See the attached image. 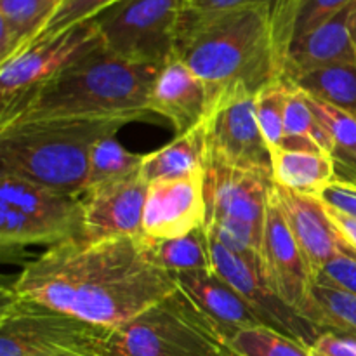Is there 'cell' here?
Segmentation results:
<instances>
[{
	"mask_svg": "<svg viewBox=\"0 0 356 356\" xmlns=\"http://www.w3.org/2000/svg\"><path fill=\"white\" fill-rule=\"evenodd\" d=\"M174 277L177 285L225 330L228 337L236 330L264 325L249 302L214 268L186 271Z\"/></svg>",
	"mask_w": 356,
	"mask_h": 356,
	"instance_id": "19",
	"label": "cell"
},
{
	"mask_svg": "<svg viewBox=\"0 0 356 356\" xmlns=\"http://www.w3.org/2000/svg\"><path fill=\"white\" fill-rule=\"evenodd\" d=\"M263 273L268 284L287 305L312 320L325 332L323 316L313 298V271L289 228L271 190L261 247Z\"/></svg>",
	"mask_w": 356,
	"mask_h": 356,
	"instance_id": "11",
	"label": "cell"
},
{
	"mask_svg": "<svg viewBox=\"0 0 356 356\" xmlns=\"http://www.w3.org/2000/svg\"><path fill=\"white\" fill-rule=\"evenodd\" d=\"M179 289L145 236L59 243L24 264L3 294L113 330Z\"/></svg>",
	"mask_w": 356,
	"mask_h": 356,
	"instance_id": "1",
	"label": "cell"
},
{
	"mask_svg": "<svg viewBox=\"0 0 356 356\" xmlns=\"http://www.w3.org/2000/svg\"><path fill=\"white\" fill-rule=\"evenodd\" d=\"M353 2L355 0H301L292 31V42L315 30Z\"/></svg>",
	"mask_w": 356,
	"mask_h": 356,
	"instance_id": "33",
	"label": "cell"
},
{
	"mask_svg": "<svg viewBox=\"0 0 356 356\" xmlns=\"http://www.w3.org/2000/svg\"><path fill=\"white\" fill-rule=\"evenodd\" d=\"M287 83L322 103L356 117V63L323 66Z\"/></svg>",
	"mask_w": 356,
	"mask_h": 356,
	"instance_id": "24",
	"label": "cell"
},
{
	"mask_svg": "<svg viewBox=\"0 0 356 356\" xmlns=\"http://www.w3.org/2000/svg\"><path fill=\"white\" fill-rule=\"evenodd\" d=\"M146 238V236H145ZM152 259L169 273L212 270L211 242L207 229L200 228L184 236L169 240H148Z\"/></svg>",
	"mask_w": 356,
	"mask_h": 356,
	"instance_id": "25",
	"label": "cell"
},
{
	"mask_svg": "<svg viewBox=\"0 0 356 356\" xmlns=\"http://www.w3.org/2000/svg\"><path fill=\"white\" fill-rule=\"evenodd\" d=\"M325 209L330 221H332L334 226L337 228V232L341 233V236L346 240L348 245H350L351 249H353V252L356 254V218L346 214V212L343 211H337V209L329 207V205H325Z\"/></svg>",
	"mask_w": 356,
	"mask_h": 356,
	"instance_id": "38",
	"label": "cell"
},
{
	"mask_svg": "<svg viewBox=\"0 0 356 356\" xmlns=\"http://www.w3.org/2000/svg\"><path fill=\"white\" fill-rule=\"evenodd\" d=\"M228 339L238 356H313L309 346L266 325L236 330Z\"/></svg>",
	"mask_w": 356,
	"mask_h": 356,
	"instance_id": "29",
	"label": "cell"
},
{
	"mask_svg": "<svg viewBox=\"0 0 356 356\" xmlns=\"http://www.w3.org/2000/svg\"><path fill=\"white\" fill-rule=\"evenodd\" d=\"M212 106L214 101L209 87L181 59H170L160 68L149 92L148 108L153 115L167 118L176 136L204 124Z\"/></svg>",
	"mask_w": 356,
	"mask_h": 356,
	"instance_id": "16",
	"label": "cell"
},
{
	"mask_svg": "<svg viewBox=\"0 0 356 356\" xmlns=\"http://www.w3.org/2000/svg\"><path fill=\"white\" fill-rule=\"evenodd\" d=\"M273 197L312 268L313 278L332 257L341 254L356 257L353 249L330 221L325 205L320 198L296 193L278 184H273Z\"/></svg>",
	"mask_w": 356,
	"mask_h": 356,
	"instance_id": "15",
	"label": "cell"
},
{
	"mask_svg": "<svg viewBox=\"0 0 356 356\" xmlns=\"http://www.w3.org/2000/svg\"><path fill=\"white\" fill-rule=\"evenodd\" d=\"M58 356H87V355H76V353H66V355H58Z\"/></svg>",
	"mask_w": 356,
	"mask_h": 356,
	"instance_id": "39",
	"label": "cell"
},
{
	"mask_svg": "<svg viewBox=\"0 0 356 356\" xmlns=\"http://www.w3.org/2000/svg\"><path fill=\"white\" fill-rule=\"evenodd\" d=\"M313 356H356V337L327 330L309 346Z\"/></svg>",
	"mask_w": 356,
	"mask_h": 356,
	"instance_id": "35",
	"label": "cell"
},
{
	"mask_svg": "<svg viewBox=\"0 0 356 356\" xmlns=\"http://www.w3.org/2000/svg\"><path fill=\"white\" fill-rule=\"evenodd\" d=\"M103 45L92 19L28 45L0 65V115L23 103L44 83Z\"/></svg>",
	"mask_w": 356,
	"mask_h": 356,
	"instance_id": "9",
	"label": "cell"
},
{
	"mask_svg": "<svg viewBox=\"0 0 356 356\" xmlns=\"http://www.w3.org/2000/svg\"><path fill=\"white\" fill-rule=\"evenodd\" d=\"M273 177L207 162L205 204L209 235L249 263L263 268L264 221Z\"/></svg>",
	"mask_w": 356,
	"mask_h": 356,
	"instance_id": "6",
	"label": "cell"
},
{
	"mask_svg": "<svg viewBox=\"0 0 356 356\" xmlns=\"http://www.w3.org/2000/svg\"><path fill=\"white\" fill-rule=\"evenodd\" d=\"M209 242H211L212 268L236 289V292L263 320L264 325L287 334L306 346H312L318 339L320 334H323L318 325H315L302 313L287 305L271 289V285L264 278L263 268L243 259L212 235H209Z\"/></svg>",
	"mask_w": 356,
	"mask_h": 356,
	"instance_id": "12",
	"label": "cell"
},
{
	"mask_svg": "<svg viewBox=\"0 0 356 356\" xmlns=\"http://www.w3.org/2000/svg\"><path fill=\"white\" fill-rule=\"evenodd\" d=\"M65 0H0V65L19 54Z\"/></svg>",
	"mask_w": 356,
	"mask_h": 356,
	"instance_id": "22",
	"label": "cell"
},
{
	"mask_svg": "<svg viewBox=\"0 0 356 356\" xmlns=\"http://www.w3.org/2000/svg\"><path fill=\"white\" fill-rule=\"evenodd\" d=\"M96 356H238L225 330L183 291L118 329L108 330Z\"/></svg>",
	"mask_w": 356,
	"mask_h": 356,
	"instance_id": "5",
	"label": "cell"
},
{
	"mask_svg": "<svg viewBox=\"0 0 356 356\" xmlns=\"http://www.w3.org/2000/svg\"><path fill=\"white\" fill-rule=\"evenodd\" d=\"M315 284L356 296V257L350 254L332 257L316 273Z\"/></svg>",
	"mask_w": 356,
	"mask_h": 356,
	"instance_id": "34",
	"label": "cell"
},
{
	"mask_svg": "<svg viewBox=\"0 0 356 356\" xmlns=\"http://www.w3.org/2000/svg\"><path fill=\"white\" fill-rule=\"evenodd\" d=\"M131 118H45L0 127V172L51 190L83 195L90 152Z\"/></svg>",
	"mask_w": 356,
	"mask_h": 356,
	"instance_id": "4",
	"label": "cell"
},
{
	"mask_svg": "<svg viewBox=\"0 0 356 356\" xmlns=\"http://www.w3.org/2000/svg\"><path fill=\"white\" fill-rule=\"evenodd\" d=\"M207 139L205 122L193 131L174 138L169 145L145 155L141 176L146 183L160 179H177L191 174L205 172L207 169Z\"/></svg>",
	"mask_w": 356,
	"mask_h": 356,
	"instance_id": "21",
	"label": "cell"
},
{
	"mask_svg": "<svg viewBox=\"0 0 356 356\" xmlns=\"http://www.w3.org/2000/svg\"><path fill=\"white\" fill-rule=\"evenodd\" d=\"M273 181L285 190L320 198L336 181L330 155L316 149L280 148L273 156Z\"/></svg>",
	"mask_w": 356,
	"mask_h": 356,
	"instance_id": "20",
	"label": "cell"
},
{
	"mask_svg": "<svg viewBox=\"0 0 356 356\" xmlns=\"http://www.w3.org/2000/svg\"><path fill=\"white\" fill-rule=\"evenodd\" d=\"M284 2L285 0H186L183 13L209 14L226 9H235V7L252 6V3H270V6L277 7Z\"/></svg>",
	"mask_w": 356,
	"mask_h": 356,
	"instance_id": "37",
	"label": "cell"
},
{
	"mask_svg": "<svg viewBox=\"0 0 356 356\" xmlns=\"http://www.w3.org/2000/svg\"><path fill=\"white\" fill-rule=\"evenodd\" d=\"M159 66L132 63L99 47L0 115V127L45 118H131L146 120Z\"/></svg>",
	"mask_w": 356,
	"mask_h": 356,
	"instance_id": "3",
	"label": "cell"
},
{
	"mask_svg": "<svg viewBox=\"0 0 356 356\" xmlns=\"http://www.w3.org/2000/svg\"><path fill=\"white\" fill-rule=\"evenodd\" d=\"M298 0L252 3L209 14L183 13L176 56L211 90L212 101L236 87L259 92L282 80Z\"/></svg>",
	"mask_w": 356,
	"mask_h": 356,
	"instance_id": "2",
	"label": "cell"
},
{
	"mask_svg": "<svg viewBox=\"0 0 356 356\" xmlns=\"http://www.w3.org/2000/svg\"><path fill=\"white\" fill-rule=\"evenodd\" d=\"M207 162L273 177V159L256 117V94L229 89L214 101L205 118Z\"/></svg>",
	"mask_w": 356,
	"mask_h": 356,
	"instance_id": "10",
	"label": "cell"
},
{
	"mask_svg": "<svg viewBox=\"0 0 356 356\" xmlns=\"http://www.w3.org/2000/svg\"><path fill=\"white\" fill-rule=\"evenodd\" d=\"M207 221L205 172L148 184L143 236L169 240L200 229Z\"/></svg>",
	"mask_w": 356,
	"mask_h": 356,
	"instance_id": "13",
	"label": "cell"
},
{
	"mask_svg": "<svg viewBox=\"0 0 356 356\" xmlns=\"http://www.w3.org/2000/svg\"><path fill=\"white\" fill-rule=\"evenodd\" d=\"M285 143L284 148L316 149L330 155V138L320 124L308 97L289 83V97L285 104Z\"/></svg>",
	"mask_w": 356,
	"mask_h": 356,
	"instance_id": "26",
	"label": "cell"
},
{
	"mask_svg": "<svg viewBox=\"0 0 356 356\" xmlns=\"http://www.w3.org/2000/svg\"><path fill=\"white\" fill-rule=\"evenodd\" d=\"M65 242L68 238L52 225L0 202V245L3 250L26 245L54 247Z\"/></svg>",
	"mask_w": 356,
	"mask_h": 356,
	"instance_id": "28",
	"label": "cell"
},
{
	"mask_svg": "<svg viewBox=\"0 0 356 356\" xmlns=\"http://www.w3.org/2000/svg\"><path fill=\"white\" fill-rule=\"evenodd\" d=\"M143 160H145V155L129 152L115 139V136L101 139L90 152L83 193L139 174Z\"/></svg>",
	"mask_w": 356,
	"mask_h": 356,
	"instance_id": "27",
	"label": "cell"
},
{
	"mask_svg": "<svg viewBox=\"0 0 356 356\" xmlns=\"http://www.w3.org/2000/svg\"><path fill=\"white\" fill-rule=\"evenodd\" d=\"M0 202L58 228L68 242L83 238V197L51 190L13 174L0 172Z\"/></svg>",
	"mask_w": 356,
	"mask_h": 356,
	"instance_id": "18",
	"label": "cell"
},
{
	"mask_svg": "<svg viewBox=\"0 0 356 356\" xmlns=\"http://www.w3.org/2000/svg\"><path fill=\"white\" fill-rule=\"evenodd\" d=\"M117 2L118 0H65L59 6V9L54 13V16L47 21V24L42 28L40 33L30 44L56 37V35H59L61 31H66L68 28L75 26V24L94 19L97 14H101L103 10H106L108 7H111Z\"/></svg>",
	"mask_w": 356,
	"mask_h": 356,
	"instance_id": "32",
	"label": "cell"
},
{
	"mask_svg": "<svg viewBox=\"0 0 356 356\" xmlns=\"http://www.w3.org/2000/svg\"><path fill=\"white\" fill-rule=\"evenodd\" d=\"M289 97V83L284 80L263 87L256 94V117L261 134L266 141L271 156L284 148L285 143V104Z\"/></svg>",
	"mask_w": 356,
	"mask_h": 356,
	"instance_id": "30",
	"label": "cell"
},
{
	"mask_svg": "<svg viewBox=\"0 0 356 356\" xmlns=\"http://www.w3.org/2000/svg\"><path fill=\"white\" fill-rule=\"evenodd\" d=\"M344 336H346V334H344ZM351 337H356V336H351Z\"/></svg>",
	"mask_w": 356,
	"mask_h": 356,
	"instance_id": "40",
	"label": "cell"
},
{
	"mask_svg": "<svg viewBox=\"0 0 356 356\" xmlns=\"http://www.w3.org/2000/svg\"><path fill=\"white\" fill-rule=\"evenodd\" d=\"M184 3L186 0H118L92 21L108 51L162 68L176 56Z\"/></svg>",
	"mask_w": 356,
	"mask_h": 356,
	"instance_id": "7",
	"label": "cell"
},
{
	"mask_svg": "<svg viewBox=\"0 0 356 356\" xmlns=\"http://www.w3.org/2000/svg\"><path fill=\"white\" fill-rule=\"evenodd\" d=\"M2 296L0 356H96L108 334L44 306Z\"/></svg>",
	"mask_w": 356,
	"mask_h": 356,
	"instance_id": "8",
	"label": "cell"
},
{
	"mask_svg": "<svg viewBox=\"0 0 356 356\" xmlns=\"http://www.w3.org/2000/svg\"><path fill=\"white\" fill-rule=\"evenodd\" d=\"M320 200L325 205H329V207H334L337 209V211H343L346 212V214L356 218V186L334 181V183L323 191Z\"/></svg>",
	"mask_w": 356,
	"mask_h": 356,
	"instance_id": "36",
	"label": "cell"
},
{
	"mask_svg": "<svg viewBox=\"0 0 356 356\" xmlns=\"http://www.w3.org/2000/svg\"><path fill=\"white\" fill-rule=\"evenodd\" d=\"M148 183L141 172L83 193V242L143 236Z\"/></svg>",
	"mask_w": 356,
	"mask_h": 356,
	"instance_id": "14",
	"label": "cell"
},
{
	"mask_svg": "<svg viewBox=\"0 0 356 356\" xmlns=\"http://www.w3.org/2000/svg\"><path fill=\"white\" fill-rule=\"evenodd\" d=\"M313 298L323 316L327 330L356 336V296L325 285H313Z\"/></svg>",
	"mask_w": 356,
	"mask_h": 356,
	"instance_id": "31",
	"label": "cell"
},
{
	"mask_svg": "<svg viewBox=\"0 0 356 356\" xmlns=\"http://www.w3.org/2000/svg\"><path fill=\"white\" fill-rule=\"evenodd\" d=\"M305 96L330 138V159L336 181L356 186V117L308 94Z\"/></svg>",
	"mask_w": 356,
	"mask_h": 356,
	"instance_id": "23",
	"label": "cell"
},
{
	"mask_svg": "<svg viewBox=\"0 0 356 356\" xmlns=\"http://www.w3.org/2000/svg\"><path fill=\"white\" fill-rule=\"evenodd\" d=\"M356 63V0L289 47L282 80L292 82L313 70Z\"/></svg>",
	"mask_w": 356,
	"mask_h": 356,
	"instance_id": "17",
	"label": "cell"
}]
</instances>
